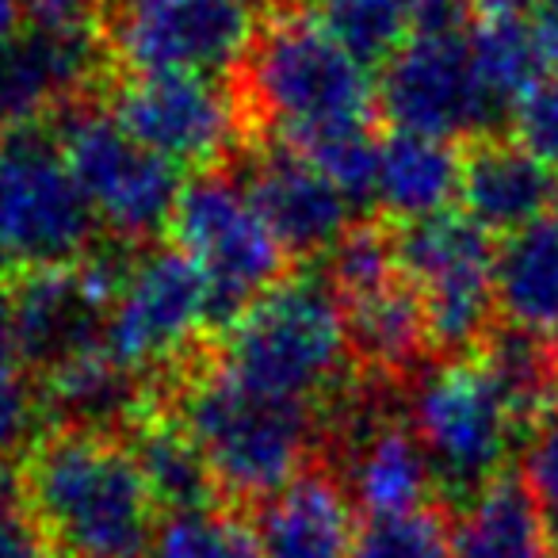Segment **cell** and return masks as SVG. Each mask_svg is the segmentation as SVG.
<instances>
[{
	"label": "cell",
	"mask_w": 558,
	"mask_h": 558,
	"mask_svg": "<svg viewBox=\"0 0 558 558\" xmlns=\"http://www.w3.org/2000/svg\"><path fill=\"white\" fill-rule=\"evenodd\" d=\"M119 276L123 264L88 253L85 260L58 264L20 279V288L12 291L20 360L50 372L65 360L104 349Z\"/></svg>",
	"instance_id": "cell-14"
},
{
	"label": "cell",
	"mask_w": 558,
	"mask_h": 558,
	"mask_svg": "<svg viewBox=\"0 0 558 558\" xmlns=\"http://www.w3.org/2000/svg\"><path fill=\"white\" fill-rule=\"evenodd\" d=\"M215 322L203 271L177 245L149 248L123 264L104 349L134 375L172 367Z\"/></svg>",
	"instance_id": "cell-10"
},
{
	"label": "cell",
	"mask_w": 558,
	"mask_h": 558,
	"mask_svg": "<svg viewBox=\"0 0 558 558\" xmlns=\"http://www.w3.org/2000/svg\"><path fill=\"white\" fill-rule=\"evenodd\" d=\"M149 558H264L260 535L238 509H199L165 517Z\"/></svg>",
	"instance_id": "cell-28"
},
{
	"label": "cell",
	"mask_w": 558,
	"mask_h": 558,
	"mask_svg": "<svg viewBox=\"0 0 558 558\" xmlns=\"http://www.w3.org/2000/svg\"><path fill=\"white\" fill-rule=\"evenodd\" d=\"M524 486L539 505L547 532L558 547V410L535 425L524 444Z\"/></svg>",
	"instance_id": "cell-30"
},
{
	"label": "cell",
	"mask_w": 558,
	"mask_h": 558,
	"mask_svg": "<svg viewBox=\"0 0 558 558\" xmlns=\"http://www.w3.org/2000/svg\"><path fill=\"white\" fill-rule=\"evenodd\" d=\"M471 54L486 93L512 123V111L539 85L543 65H547L532 16L517 9H501V4H482L478 20L471 24Z\"/></svg>",
	"instance_id": "cell-27"
},
{
	"label": "cell",
	"mask_w": 558,
	"mask_h": 558,
	"mask_svg": "<svg viewBox=\"0 0 558 558\" xmlns=\"http://www.w3.org/2000/svg\"><path fill=\"white\" fill-rule=\"evenodd\" d=\"M104 0H27V24L54 32H100Z\"/></svg>",
	"instance_id": "cell-34"
},
{
	"label": "cell",
	"mask_w": 558,
	"mask_h": 558,
	"mask_svg": "<svg viewBox=\"0 0 558 558\" xmlns=\"http://www.w3.org/2000/svg\"><path fill=\"white\" fill-rule=\"evenodd\" d=\"M463 215H471L486 233H512L543 222L558 199L555 169L527 154L520 142L482 138L463 154Z\"/></svg>",
	"instance_id": "cell-18"
},
{
	"label": "cell",
	"mask_w": 558,
	"mask_h": 558,
	"mask_svg": "<svg viewBox=\"0 0 558 558\" xmlns=\"http://www.w3.org/2000/svg\"><path fill=\"white\" fill-rule=\"evenodd\" d=\"M131 451L146 474L154 501L165 517L177 512H199L218 505V482L210 474L203 451L195 448L192 433L180 425L172 410L165 413H138L131 436Z\"/></svg>",
	"instance_id": "cell-26"
},
{
	"label": "cell",
	"mask_w": 558,
	"mask_h": 558,
	"mask_svg": "<svg viewBox=\"0 0 558 558\" xmlns=\"http://www.w3.org/2000/svg\"><path fill=\"white\" fill-rule=\"evenodd\" d=\"M256 535L264 558H352L356 505L341 478L306 471L260 505Z\"/></svg>",
	"instance_id": "cell-19"
},
{
	"label": "cell",
	"mask_w": 558,
	"mask_h": 558,
	"mask_svg": "<svg viewBox=\"0 0 558 558\" xmlns=\"http://www.w3.org/2000/svg\"><path fill=\"white\" fill-rule=\"evenodd\" d=\"M352 558H456L451 527L433 505L405 517L364 520Z\"/></svg>",
	"instance_id": "cell-29"
},
{
	"label": "cell",
	"mask_w": 558,
	"mask_h": 558,
	"mask_svg": "<svg viewBox=\"0 0 558 558\" xmlns=\"http://www.w3.org/2000/svg\"><path fill=\"white\" fill-rule=\"evenodd\" d=\"M482 4H501V9H517V12H524V9H535L539 0H482Z\"/></svg>",
	"instance_id": "cell-38"
},
{
	"label": "cell",
	"mask_w": 558,
	"mask_h": 558,
	"mask_svg": "<svg viewBox=\"0 0 558 558\" xmlns=\"http://www.w3.org/2000/svg\"><path fill=\"white\" fill-rule=\"evenodd\" d=\"M100 70V32H54L27 24L0 47V119L39 126L47 116H65L81 88Z\"/></svg>",
	"instance_id": "cell-16"
},
{
	"label": "cell",
	"mask_w": 558,
	"mask_h": 558,
	"mask_svg": "<svg viewBox=\"0 0 558 558\" xmlns=\"http://www.w3.org/2000/svg\"><path fill=\"white\" fill-rule=\"evenodd\" d=\"M12 360H20L16 344V299L0 283V372H12Z\"/></svg>",
	"instance_id": "cell-36"
},
{
	"label": "cell",
	"mask_w": 558,
	"mask_h": 558,
	"mask_svg": "<svg viewBox=\"0 0 558 558\" xmlns=\"http://www.w3.org/2000/svg\"><path fill=\"white\" fill-rule=\"evenodd\" d=\"M341 482L367 520L428 509V494L436 489L433 466L410 421L395 417H364L352 428Z\"/></svg>",
	"instance_id": "cell-17"
},
{
	"label": "cell",
	"mask_w": 558,
	"mask_h": 558,
	"mask_svg": "<svg viewBox=\"0 0 558 558\" xmlns=\"http://www.w3.org/2000/svg\"><path fill=\"white\" fill-rule=\"evenodd\" d=\"M352 356L337 288L322 271H299L222 329L215 367L256 395L318 413L344 395Z\"/></svg>",
	"instance_id": "cell-3"
},
{
	"label": "cell",
	"mask_w": 558,
	"mask_h": 558,
	"mask_svg": "<svg viewBox=\"0 0 558 558\" xmlns=\"http://www.w3.org/2000/svg\"><path fill=\"white\" fill-rule=\"evenodd\" d=\"M456 558H558L539 505L524 482L497 478L451 524Z\"/></svg>",
	"instance_id": "cell-24"
},
{
	"label": "cell",
	"mask_w": 558,
	"mask_h": 558,
	"mask_svg": "<svg viewBox=\"0 0 558 558\" xmlns=\"http://www.w3.org/2000/svg\"><path fill=\"white\" fill-rule=\"evenodd\" d=\"M379 108L395 131L428 134V138H494L505 111L494 104L478 77L471 54V27L456 35L413 39L398 50L379 77Z\"/></svg>",
	"instance_id": "cell-12"
},
{
	"label": "cell",
	"mask_w": 558,
	"mask_h": 558,
	"mask_svg": "<svg viewBox=\"0 0 558 558\" xmlns=\"http://www.w3.org/2000/svg\"><path fill=\"white\" fill-rule=\"evenodd\" d=\"M405 421L425 448L436 489L459 509L505 478L512 451L535 433V421L482 349L425 367L410 390Z\"/></svg>",
	"instance_id": "cell-4"
},
{
	"label": "cell",
	"mask_w": 558,
	"mask_h": 558,
	"mask_svg": "<svg viewBox=\"0 0 558 558\" xmlns=\"http://www.w3.org/2000/svg\"><path fill=\"white\" fill-rule=\"evenodd\" d=\"M344 318H349L352 349L367 367L379 372H410L421 352L433 344L417 295L398 268L395 276L375 279L367 288L344 291Z\"/></svg>",
	"instance_id": "cell-22"
},
{
	"label": "cell",
	"mask_w": 558,
	"mask_h": 558,
	"mask_svg": "<svg viewBox=\"0 0 558 558\" xmlns=\"http://www.w3.org/2000/svg\"><path fill=\"white\" fill-rule=\"evenodd\" d=\"M93 241L96 215L62 142L39 126L0 138V276L85 260Z\"/></svg>",
	"instance_id": "cell-6"
},
{
	"label": "cell",
	"mask_w": 558,
	"mask_h": 558,
	"mask_svg": "<svg viewBox=\"0 0 558 558\" xmlns=\"http://www.w3.org/2000/svg\"><path fill=\"white\" fill-rule=\"evenodd\" d=\"M169 230L207 279L218 326H230L245 306L288 279V245L260 215L245 180L230 172L187 180Z\"/></svg>",
	"instance_id": "cell-7"
},
{
	"label": "cell",
	"mask_w": 558,
	"mask_h": 558,
	"mask_svg": "<svg viewBox=\"0 0 558 558\" xmlns=\"http://www.w3.org/2000/svg\"><path fill=\"white\" fill-rule=\"evenodd\" d=\"M459 192H463V154L456 142L413 131L379 138L372 203H379L398 222L444 215L459 199Z\"/></svg>",
	"instance_id": "cell-21"
},
{
	"label": "cell",
	"mask_w": 558,
	"mask_h": 558,
	"mask_svg": "<svg viewBox=\"0 0 558 558\" xmlns=\"http://www.w3.org/2000/svg\"><path fill=\"white\" fill-rule=\"evenodd\" d=\"M0 558H54L35 524L20 478L0 474Z\"/></svg>",
	"instance_id": "cell-32"
},
{
	"label": "cell",
	"mask_w": 558,
	"mask_h": 558,
	"mask_svg": "<svg viewBox=\"0 0 558 558\" xmlns=\"http://www.w3.org/2000/svg\"><path fill=\"white\" fill-rule=\"evenodd\" d=\"M245 187L288 253H333L337 241L352 230L349 215L356 203L318 161L299 154L295 146H264L248 165Z\"/></svg>",
	"instance_id": "cell-15"
},
{
	"label": "cell",
	"mask_w": 558,
	"mask_h": 558,
	"mask_svg": "<svg viewBox=\"0 0 558 558\" xmlns=\"http://www.w3.org/2000/svg\"><path fill=\"white\" fill-rule=\"evenodd\" d=\"M116 119L180 169L218 165L245 131V108L207 73H134L119 85Z\"/></svg>",
	"instance_id": "cell-13"
},
{
	"label": "cell",
	"mask_w": 558,
	"mask_h": 558,
	"mask_svg": "<svg viewBox=\"0 0 558 558\" xmlns=\"http://www.w3.org/2000/svg\"><path fill=\"white\" fill-rule=\"evenodd\" d=\"M35 421V395L16 372H0V463L27 440Z\"/></svg>",
	"instance_id": "cell-33"
},
{
	"label": "cell",
	"mask_w": 558,
	"mask_h": 558,
	"mask_svg": "<svg viewBox=\"0 0 558 558\" xmlns=\"http://www.w3.org/2000/svg\"><path fill=\"white\" fill-rule=\"evenodd\" d=\"M532 27L535 39H539V50L550 65H558V0H539L532 9Z\"/></svg>",
	"instance_id": "cell-35"
},
{
	"label": "cell",
	"mask_w": 558,
	"mask_h": 558,
	"mask_svg": "<svg viewBox=\"0 0 558 558\" xmlns=\"http://www.w3.org/2000/svg\"><path fill=\"white\" fill-rule=\"evenodd\" d=\"M398 260L425 311L436 349L463 356L489 337L497 314V260L501 248L471 215H444L402 222L395 230Z\"/></svg>",
	"instance_id": "cell-8"
},
{
	"label": "cell",
	"mask_w": 558,
	"mask_h": 558,
	"mask_svg": "<svg viewBox=\"0 0 558 558\" xmlns=\"http://www.w3.org/2000/svg\"><path fill=\"white\" fill-rule=\"evenodd\" d=\"M16 478L54 558H149L161 509L131 440L58 425L35 436Z\"/></svg>",
	"instance_id": "cell-1"
},
{
	"label": "cell",
	"mask_w": 558,
	"mask_h": 558,
	"mask_svg": "<svg viewBox=\"0 0 558 558\" xmlns=\"http://www.w3.org/2000/svg\"><path fill=\"white\" fill-rule=\"evenodd\" d=\"M497 314L517 333L558 341V218L505 238L497 260Z\"/></svg>",
	"instance_id": "cell-23"
},
{
	"label": "cell",
	"mask_w": 558,
	"mask_h": 558,
	"mask_svg": "<svg viewBox=\"0 0 558 558\" xmlns=\"http://www.w3.org/2000/svg\"><path fill=\"white\" fill-rule=\"evenodd\" d=\"M58 142L96 226L119 241H149L169 230L184 192L180 165L134 138L116 111L70 108L58 123Z\"/></svg>",
	"instance_id": "cell-9"
},
{
	"label": "cell",
	"mask_w": 558,
	"mask_h": 558,
	"mask_svg": "<svg viewBox=\"0 0 558 558\" xmlns=\"http://www.w3.org/2000/svg\"><path fill=\"white\" fill-rule=\"evenodd\" d=\"M474 0H326V27L364 65H387L413 39L466 32Z\"/></svg>",
	"instance_id": "cell-20"
},
{
	"label": "cell",
	"mask_w": 558,
	"mask_h": 558,
	"mask_svg": "<svg viewBox=\"0 0 558 558\" xmlns=\"http://www.w3.org/2000/svg\"><path fill=\"white\" fill-rule=\"evenodd\" d=\"M27 27V0H0V47H9Z\"/></svg>",
	"instance_id": "cell-37"
},
{
	"label": "cell",
	"mask_w": 558,
	"mask_h": 558,
	"mask_svg": "<svg viewBox=\"0 0 558 558\" xmlns=\"http://www.w3.org/2000/svg\"><path fill=\"white\" fill-rule=\"evenodd\" d=\"M172 413L192 433L218 489L238 501H268L288 489L306 474L318 444V413L256 395L218 367L192 375Z\"/></svg>",
	"instance_id": "cell-5"
},
{
	"label": "cell",
	"mask_w": 558,
	"mask_h": 558,
	"mask_svg": "<svg viewBox=\"0 0 558 558\" xmlns=\"http://www.w3.org/2000/svg\"><path fill=\"white\" fill-rule=\"evenodd\" d=\"M126 73H207L222 77L253 50V4L241 0H119L108 24Z\"/></svg>",
	"instance_id": "cell-11"
},
{
	"label": "cell",
	"mask_w": 558,
	"mask_h": 558,
	"mask_svg": "<svg viewBox=\"0 0 558 558\" xmlns=\"http://www.w3.org/2000/svg\"><path fill=\"white\" fill-rule=\"evenodd\" d=\"M245 70L248 108L283 146L314 157L344 138L372 134L379 77L329 32L326 20L306 12L276 16L260 27Z\"/></svg>",
	"instance_id": "cell-2"
},
{
	"label": "cell",
	"mask_w": 558,
	"mask_h": 558,
	"mask_svg": "<svg viewBox=\"0 0 558 558\" xmlns=\"http://www.w3.org/2000/svg\"><path fill=\"white\" fill-rule=\"evenodd\" d=\"M241 4H253V0H241Z\"/></svg>",
	"instance_id": "cell-39"
},
{
	"label": "cell",
	"mask_w": 558,
	"mask_h": 558,
	"mask_svg": "<svg viewBox=\"0 0 558 558\" xmlns=\"http://www.w3.org/2000/svg\"><path fill=\"white\" fill-rule=\"evenodd\" d=\"M43 402L70 428L131 425L142 405V375L123 367L108 349H93L43 372Z\"/></svg>",
	"instance_id": "cell-25"
},
{
	"label": "cell",
	"mask_w": 558,
	"mask_h": 558,
	"mask_svg": "<svg viewBox=\"0 0 558 558\" xmlns=\"http://www.w3.org/2000/svg\"><path fill=\"white\" fill-rule=\"evenodd\" d=\"M512 126H517V142L527 154H535L543 165L558 169V73L543 77L520 100V108L512 111Z\"/></svg>",
	"instance_id": "cell-31"
}]
</instances>
